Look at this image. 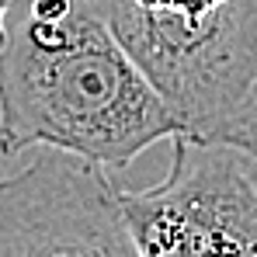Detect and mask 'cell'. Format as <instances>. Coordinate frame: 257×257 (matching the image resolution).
I'll list each match as a JSON object with an SVG mask.
<instances>
[{
    "label": "cell",
    "instance_id": "5b68a950",
    "mask_svg": "<svg viewBox=\"0 0 257 257\" xmlns=\"http://www.w3.org/2000/svg\"><path fill=\"white\" fill-rule=\"evenodd\" d=\"M215 139H229V143H240L243 150H250L257 153V90L250 94V101L233 115V118H226L222 125L212 132Z\"/></svg>",
    "mask_w": 257,
    "mask_h": 257
},
{
    "label": "cell",
    "instance_id": "8992f818",
    "mask_svg": "<svg viewBox=\"0 0 257 257\" xmlns=\"http://www.w3.org/2000/svg\"><path fill=\"white\" fill-rule=\"evenodd\" d=\"M11 7H14V0H0V45L7 39V14H11Z\"/></svg>",
    "mask_w": 257,
    "mask_h": 257
},
{
    "label": "cell",
    "instance_id": "7a4b0ae2",
    "mask_svg": "<svg viewBox=\"0 0 257 257\" xmlns=\"http://www.w3.org/2000/svg\"><path fill=\"white\" fill-rule=\"evenodd\" d=\"M94 7L188 136H212L257 90V0H94Z\"/></svg>",
    "mask_w": 257,
    "mask_h": 257
},
{
    "label": "cell",
    "instance_id": "277c9868",
    "mask_svg": "<svg viewBox=\"0 0 257 257\" xmlns=\"http://www.w3.org/2000/svg\"><path fill=\"white\" fill-rule=\"evenodd\" d=\"M0 257H136L122 191L101 164L42 146L0 177Z\"/></svg>",
    "mask_w": 257,
    "mask_h": 257
},
{
    "label": "cell",
    "instance_id": "3957f363",
    "mask_svg": "<svg viewBox=\"0 0 257 257\" xmlns=\"http://www.w3.org/2000/svg\"><path fill=\"white\" fill-rule=\"evenodd\" d=\"M122 205L136 257H257V153L177 132L167 177Z\"/></svg>",
    "mask_w": 257,
    "mask_h": 257
},
{
    "label": "cell",
    "instance_id": "6da1fadb",
    "mask_svg": "<svg viewBox=\"0 0 257 257\" xmlns=\"http://www.w3.org/2000/svg\"><path fill=\"white\" fill-rule=\"evenodd\" d=\"M184 132L94 0H14L0 45V157L52 146L101 167Z\"/></svg>",
    "mask_w": 257,
    "mask_h": 257
}]
</instances>
